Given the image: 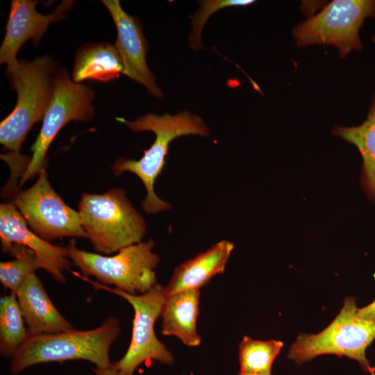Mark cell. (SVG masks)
<instances>
[{
	"instance_id": "obj_27",
	"label": "cell",
	"mask_w": 375,
	"mask_h": 375,
	"mask_svg": "<svg viewBox=\"0 0 375 375\" xmlns=\"http://www.w3.org/2000/svg\"><path fill=\"white\" fill-rule=\"evenodd\" d=\"M371 375H375V369H374L371 373H370Z\"/></svg>"
},
{
	"instance_id": "obj_23",
	"label": "cell",
	"mask_w": 375,
	"mask_h": 375,
	"mask_svg": "<svg viewBox=\"0 0 375 375\" xmlns=\"http://www.w3.org/2000/svg\"><path fill=\"white\" fill-rule=\"evenodd\" d=\"M357 315L364 319L375 321V300L366 306L358 308Z\"/></svg>"
},
{
	"instance_id": "obj_12",
	"label": "cell",
	"mask_w": 375,
	"mask_h": 375,
	"mask_svg": "<svg viewBox=\"0 0 375 375\" xmlns=\"http://www.w3.org/2000/svg\"><path fill=\"white\" fill-rule=\"evenodd\" d=\"M38 1L12 0L6 34L0 47V64L7 69L17 65V54L29 39L35 45L40 43L49 26L67 17L74 1L65 0L51 13L43 15L36 10Z\"/></svg>"
},
{
	"instance_id": "obj_6",
	"label": "cell",
	"mask_w": 375,
	"mask_h": 375,
	"mask_svg": "<svg viewBox=\"0 0 375 375\" xmlns=\"http://www.w3.org/2000/svg\"><path fill=\"white\" fill-rule=\"evenodd\" d=\"M356 299L347 297L340 312L323 331L316 334H300L291 345L288 358L297 364L311 361L317 356L334 354L356 360L368 373L374 369L365 356L375 339V321L357 315Z\"/></svg>"
},
{
	"instance_id": "obj_1",
	"label": "cell",
	"mask_w": 375,
	"mask_h": 375,
	"mask_svg": "<svg viewBox=\"0 0 375 375\" xmlns=\"http://www.w3.org/2000/svg\"><path fill=\"white\" fill-rule=\"evenodd\" d=\"M58 67L48 56L31 61L18 60L8 68L6 76L17 94L12 111L0 124V143L8 152L1 158L10 167L11 176L18 177L26 171L31 158L20 154L22 144L31 128L43 119L52 100Z\"/></svg>"
},
{
	"instance_id": "obj_18",
	"label": "cell",
	"mask_w": 375,
	"mask_h": 375,
	"mask_svg": "<svg viewBox=\"0 0 375 375\" xmlns=\"http://www.w3.org/2000/svg\"><path fill=\"white\" fill-rule=\"evenodd\" d=\"M333 133L355 145L362 158L363 183L375 200V92L366 119L356 126H335Z\"/></svg>"
},
{
	"instance_id": "obj_3",
	"label": "cell",
	"mask_w": 375,
	"mask_h": 375,
	"mask_svg": "<svg viewBox=\"0 0 375 375\" xmlns=\"http://www.w3.org/2000/svg\"><path fill=\"white\" fill-rule=\"evenodd\" d=\"M120 333L119 320L110 317L92 330L29 335L12 356L10 372L16 375L35 364L72 360H88L100 369L108 368L112 365L109 350Z\"/></svg>"
},
{
	"instance_id": "obj_21",
	"label": "cell",
	"mask_w": 375,
	"mask_h": 375,
	"mask_svg": "<svg viewBox=\"0 0 375 375\" xmlns=\"http://www.w3.org/2000/svg\"><path fill=\"white\" fill-rule=\"evenodd\" d=\"M15 257L11 261L1 262L0 281L1 284L15 293L25 278L39 268L47 272L46 262L29 248L18 244L12 245L9 252Z\"/></svg>"
},
{
	"instance_id": "obj_9",
	"label": "cell",
	"mask_w": 375,
	"mask_h": 375,
	"mask_svg": "<svg viewBox=\"0 0 375 375\" xmlns=\"http://www.w3.org/2000/svg\"><path fill=\"white\" fill-rule=\"evenodd\" d=\"M95 92L87 85L76 83L65 69H58L52 100L44 114L40 133L31 148L30 162L19 180V187L44 169L47 152L58 133L68 122H88L95 114Z\"/></svg>"
},
{
	"instance_id": "obj_16",
	"label": "cell",
	"mask_w": 375,
	"mask_h": 375,
	"mask_svg": "<svg viewBox=\"0 0 375 375\" xmlns=\"http://www.w3.org/2000/svg\"><path fill=\"white\" fill-rule=\"evenodd\" d=\"M200 289L182 290L167 296L160 317L162 334L174 335L189 347H197L201 338L197 331Z\"/></svg>"
},
{
	"instance_id": "obj_8",
	"label": "cell",
	"mask_w": 375,
	"mask_h": 375,
	"mask_svg": "<svg viewBox=\"0 0 375 375\" xmlns=\"http://www.w3.org/2000/svg\"><path fill=\"white\" fill-rule=\"evenodd\" d=\"M74 274L98 289L122 297L133 308L135 316L131 343L124 356L112 364L119 375H133L141 364L149 360H154L167 365L174 362L172 353L159 341L154 331L155 322L160 317L167 299L165 286L157 283L145 293L130 294L94 282L86 276H81L76 273Z\"/></svg>"
},
{
	"instance_id": "obj_15",
	"label": "cell",
	"mask_w": 375,
	"mask_h": 375,
	"mask_svg": "<svg viewBox=\"0 0 375 375\" xmlns=\"http://www.w3.org/2000/svg\"><path fill=\"white\" fill-rule=\"evenodd\" d=\"M234 244L222 240L178 266L165 290L167 296L189 289H200L217 274L224 272Z\"/></svg>"
},
{
	"instance_id": "obj_4",
	"label": "cell",
	"mask_w": 375,
	"mask_h": 375,
	"mask_svg": "<svg viewBox=\"0 0 375 375\" xmlns=\"http://www.w3.org/2000/svg\"><path fill=\"white\" fill-rule=\"evenodd\" d=\"M82 227L98 253L110 255L140 242L147 226L142 215L119 188L84 193L78 205Z\"/></svg>"
},
{
	"instance_id": "obj_25",
	"label": "cell",
	"mask_w": 375,
	"mask_h": 375,
	"mask_svg": "<svg viewBox=\"0 0 375 375\" xmlns=\"http://www.w3.org/2000/svg\"><path fill=\"white\" fill-rule=\"evenodd\" d=\"M238 375H261V374H248V373H242V372H240Z\"/></svg>"
},
{
	"instance_id": "obj_7",
	"label": "cell",
	"mask_w": 375,
	"mask_h": 375,
	"mask_svg": "<svg viewBox=\"0 0 375 375\" xmlns=\"http://www.w3.org/2000/svg\"><path fill=\"white\" fill-rule=\"evenodd\" d=\"M367 19H375V0H333L292 30L296 45L328 44L341 58L363 48L360 30Z\"/></svg>"
},
{
	"instance_id": "obj_17",
	"label": "cell",
	"mask_w": 375,
	"mask_h": 375,
	"mask_svg": "<svg viewBox=\"0 0 375 375\" xmlns=\"http://www.w3.org/2000/svg\"><path fill=\"white\" fill-rule=\"evenodd\" d=\"M123 71L115 44L90 42L80 47L75 53L72 79L76 83L88 79L107 83L118 78Z\"/></svg>"
},
{
	"instance_id": "obj_20",
	"label": "cell",
	"mask_w": 375,
	"mask_h": 375,
	"mask_svg": "<svg viewBox=\"0 0 375 375\" xmlns=\"http://www.w3.org/2000/svg\"><path fill=\"white\" fill-rule=\"evenodd\" d=\"M283 347L280 340H258L244 336L238 348L240 372L272 375V364Z\"/></svg>"
},
{
	"instance_id": "obj_14",
	"label": "cell",
	"mask_w": 375,
	"mask_h": 375,
	"mask_svg": "<svg viewBox=\"0 0 375 375\" xmlns=\"http://www.w3.org/2000/svg\"><path fill=\"white\" fill-rule=\"evenodd\" d=\"M15 294L29 335L74 330L56 309L35 273L25 278Z\"/></svg>"
},
{
	"instance_id": "obj_2",
	"label": "cell",
	"mask_w": 375,
	"mask_h": 375,
	"mask_svg": "<svg viewBox=\"0 0 375 375\" xmlns=\"http://www.w3.org/2000/svg\"><path fill=\"white\" fill-rule=\"evenodd\" d=\"M116 119L135 132L152 131L156 135V139L140 160L117 159L112 166V173L119 176L124 172H129L140 178L147 191L142 203L147 214L170 209L171 204L160 199L154 191L155 181L165 165L169 144L172 140L183 135L208 137L210 135L208 127L201 117L188 111L174 115L147 113L133 121L122 117H117Z\"/></svg>"
},
{
	"instance_id": "obj_11",
	"label": "cell",
	"mask_w": 375,
	"mask_h": 375,
	"mask_svg": "<svg viewBox=\"0 0 375 375\" xmlns=\"http://www.w3.org/2000/svg\"><path fill=\"white\" fill-rule=\"evenodd\" d=\"M117 29L115 46L121 58L124 75L144 85L151 95L163 97L146 60L149 46L138 19L124 10L118 0H103Z\"/></svg>"
},
{
	"instance_id": "obj_24",
	"label": "cell",
	"mask_w": 375,
	"mask_h": 375,
	"mask_svg": "<svg viewBox=\"0 0 375 375\" xmlns=\"http://www.w3.org/2000/svg\"><path fill=\"white\" fill-rule=\"evenodd\" d=\"M93 372L97 375H119L113 368L112 365L108 368L103 369L95 368L93 369Z\"/></svg>"
},
{
	"instance_id": "obj_10",
	"label": "cell",
	"mask_w": 375,
	"mask_h": 375,
	"mask_svg": "<svg viewBox=\"0 0 375 375\" xmlns=\"http://www.w3.org/2000/svg\"><path fill=\"white\" fill-rule=\"evenodd\" d=\"M12 203L32 231L46 241L63 237L87 238L78 212L67 206L53 189L44 169L30 188L14 193Z\"/></svg>"
},
{
	"instance_id": "obj_19",
	"label": "cell",
	"mask_w": 375,
	"mask_h": 375,
	"mask_svg": "<svg viewBox=\"0 0 375 375\" xmlns=\"http://www.w3.org/2000/svg\"><path fill=\"white\" fill-rule=\"evenodd\" d=\"M17 296L11 292L0 300V352L4 357L17 353L29 334L24 324Z\"/></svg>"
},
{
	"instance_id": "obj_22",
	"label": "cell",
	"mask_w": 375,
	"mask_h": 375,
	"mask_svg": "<svg viewBox=\"0 0 375 375\" xmlns=\"http://www.w3.org/2000/svg\"><path fill=\"white\" fill-rule=\"evenodd\" d=\"M254 0H207L200 1V8L191 17L192 31L189 35V44L194 50L203 48L201 37L204 25L208 18L219 10L232 6H245L252 4Z\"/></svg>"
},
{
	"instance_id": "obj_5",
	"label": "cell",
	"mask_w": 375,
	"mask_h": 375,
	"mask_svg": "<svg viewBox=\"0 0 375 375\" xmlns=\"http://www.w3.org/2000/svg\"><path fill=\"white\" fill-rule=\"evenodd\" d=\"M154 242L149 240L126 247L114 256L88 252L76 247L72 239L66 249L72 263L84 276H93L104 285L136 294L145 293L156 283L155 269L158 256L152 251Z\"/></svg>"
},
{
	"instance_id": "obj_13",
	"label": "cell",
	"mask_w": 375,
	"mask_h": 375,
	"mask_svg": "<svg viewBox=\"0 0 375 375\" xmlns=\"http://www.w3.org/2000/svg\"><path fill=\"white\" fill-rule=\"evenodd\" d=\"M0 239L4 253H8L14 244L24 245L46 262L48 272L58 283L66 282L63 272L69 271L72 265L66 248L53 245L31 231L12 203L0 205Z\"/></svg>"
},
{
	"instance_id": "obj_26",
	"label": "cell",
	"mask_w": 375,
	"mask_h": 375,
	"mask_svg": "<svg viewBox=\"0 0 375 375\" xmlns=\"http://www.w3.org/2000/svg\"><path fill=\"white\" fill-rule=\"evenodd\" d=\"M372 40L373 43H374V45H375V34L373 35V36L372 37Z\"/></svg>"
}]
</instances>
